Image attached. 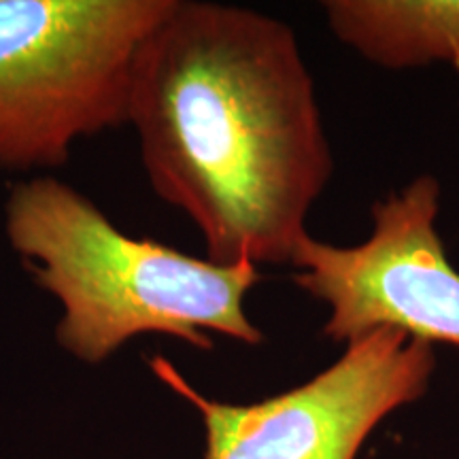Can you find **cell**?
<instances>
[{
  "label": "cell",
  "instance_id": "1",
  "mask_svg": "<svg viewBox=\"0 0 459 459\" xmlns=\"http://www.w3.org/2000/svg\"><path fill=\"white\" fill-rule=\"evenodd\" d=\"M128 124L149 186L215 264H291L332 152L294 30L254 9L172 0L136 54Z\"/></svg>",
  "mask_w": 459,
  "mask_h": 459
},
{
  "label": "cell",
  "instance_id": "2",
  "mask_svg": "<svg viewBox=\"0 0 459 459\" xmlns=\"http://www.w3.org/2000/svg\"><path fill=\"white\" fill-rule=\"evenodd\" d=\"M4 234L34 283L60 304L56 338L96 366L136 336L162 334L209 351L211 332L260 344L245 296L262 279L249 262L215 264L132 238L88 196L34 177L9 189Z\"/></svg>",
  "mask_w": 459,
  "mask_h": 459
},
{
  "label": "cell",
  "instance_id": "3",
  "mask_svg": "<svg viewBox=\"0 0 459 459\" xmlns=\"http://www.w3.org/2000/svg\"><path fill=\"white\" fill-rule=\"evenodd\" d=\"M172 0H0V169H60L128 124L136 54Z\"/></svg>",
  "mask_w": 459,
  "mask_h": 459
},
{
  "label": "cell",
  "instance_id": "4",
  "mask_svg": "<svg viewBox=\"0 0 459 459\" xmlns=\"http://www.w3.org/2000/svg\"><path fill=\"white\" fill-rule=\"evenodd\" d=\"M149 366L196 406L204 459H355L389 412L426 394L436 353L432 342L377 328L347 342L342 358L311 381L255 404L204 398L164 358Z\"/></svg>",
  "mask_w": 459,
  "mask_h": 459
},
{
  "label": "cell",
  "instance_id": "5",
  "mask_svg": "<svg viewBox=\"0 0 459 459\" xmlns=\"http://www.w3.org/2000/svg\"><path fill=\"white\" fill-rule=\"evenodd\" d=\"M438 209L440 183L423 175L372 206L364 243L304 240L291 262L294 283L328 304L324 336L351 342L395 328L432 344H459V273L436 230Z\"/></svg>",
  "mask_w": 459,
  "mask_h": 459
},
{
  "label": "cell",
  "instance_id": "6",
  "mask_svg": "<svg viewBox=\"0 0 459 459\" xmlns=\"http://www.w3.org/2000/svg\"><path fill=\"white\" fill-rule=\"evenodd\" d=\"M324 11L338 41L372 65L459 71V0H330Z\"/></svg>",
  "mask_w": 459,
  "mask_h": 459
}]
</instances>
